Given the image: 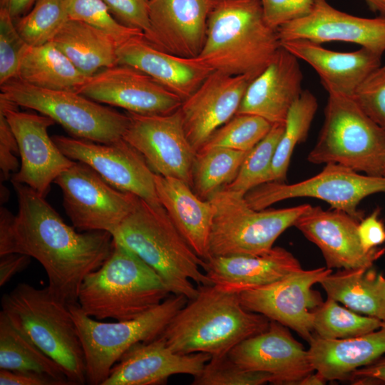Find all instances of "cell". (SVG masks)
Returning <instances> with one entry per match:
<instances>
[{"mask_svg": "<svg viewBox=\"0 0 385 385\" xmlns=\"http://www.w3.org/2000/svg\"><path fill=\"white\" fill-rule=\"evenodd\" d=\"M18 197L16 215L0 211V255H27L38 261L48 277V287L66 304H78L85 277L99 268L113 248L105 230L80 233L29 186L12 182Z\"/></svg>", "mask_w": 385, "mask_h": 385, "instance_id": "6da1fadb", "label": "cell"}, {"mask_svg": "<svg viewBox=\"0 0 385 385\" xmlns=\"http://www.w3.org/2000/svg\"><path fill=\"white\" fill-rule=\"evenodd\" d=\"M280 47L260 0H212L205 43L196 58L213 71L245 76L252 81Z\"/></svg>", "mask_w": 385, "mask_h": 385, "instance_id": "7a4b0ae2", "label": "cell"}, {"mask_svg": "<svg viewBox=\"0 0 385 385\" xmlns=\"http://www.w3.org/2000/svg\"><path fill=\"white\" fill-rule=\"evenodd\" d=\"M161 337L175 352H202L221 356L245 339L266 330L270 320L246 309L239 294L222 291L212 284L197 285Z\"/></svg>", "mask_w": 385, "mask_h": 385, "instance_id": "3957f363", "label": "cell"}, {"mask_svg": "<svg viewBox=\"0 0 385 385\" xmlns=\"http://www.w3.org/2000/svg\"><path fill=\"white\" fill-rule=\"evenodd\" d=\"M113 241L130 250L163 280L171 294L188 299L197 285L211 283L199 257L180 235L161 204L137 197L128 215L111 233Z\"/></svg>", "mask_w": 385, "mask_h": 385, "instance_id": "277c9868", "label": "cell"}, {"mask_svg": "<svg viewBox=\"0 0 385 385\" xmlns=\"http://www.w3.org/2000/svg\"><path fill=\"white\" fill-rule=\"evenodd\" d=\"M170 294L163 280L150 266L114 242L107 260L83 280L78 304L96 319L125 321L142 315Z\"/></svg>", "mask_w": 385, "mask_h": 385, "instance_id": "5b68a950", "label": "cell"}, {"mask_svg": "<svg viewBox=\"0 0 385 385\" xmlns=\"http://www.w3.org/2000/svg\"><path fill=\"white\" fill-rule=\"evenodd\" d=\"M9 322L65 371L73 385L86 382L83 346L68 304L51 292L18 284L1 300Z\"/></svg>", "mask_w": 385, "mask_h": 385, "instance_id": "8992f818", "label": "cell"}, {"mask_svg": "<svg viewBox=\"0 0 385 385\" xmlns=\"http://www.w3.org/2000/svg\"><path fill=\"white\" fill-rule=\"evenodd\" d=\"M307 160L337 163L356 172L384 176L385 129L360 108L352 96L328 93L324 120Z\"/></svg>", "mask_w": 385, "mask_h": 385, "instance_id": "52a82bcc", "label": "cell"}, {"mask_svg": "<svg viewBox=\"0 0 385 385\" xmlns=\"http://www.w3.org/2000/svg\"><path fill=\"white\" fill-rule=\"evenodd\" d=\"M188 301L185 296L172 294L135 319L111 323L88 316L78 304L68 305L84 351L86 382L102 385L125 351L137 343L161 336Z\"/></svg>", "mask_w": 385, "mask_h": 385, "instance_id": "ba28073f", "label": "cell"}, {"mask_svg": "<svg viewBox=\"0 0 385 385\" xmlns=\"http://www.w3.org/2000/svg\"><path fill=\"white\" fill-rule=\"evenodd\" d=\"M208 200L215 214L209 240L211 256L261 255L269 252L279 235L294 226L310 206L255 210L244 196L221 189Z\"/></svg>", "mask_w": 385, "mask_h": 385, "instance_id": "9c48e42d", "label": "cell"}, {"mask_svg": "<svg viewBox=\"0 0 385 385\" xmlns=\"http://www.w3.org/2000/svg\"><path fill=\"white\" fill-rule=\"evenodd\" d=\"M0 96L52 118L81 139L111 143L123 138L129 116L73 91L39 88L14 78L1 85Z\"/></svg>", "mask_w": 385, "mask_h": 385, "instance_id": "30bf717a", "label": "cell"}, {"mask_svg": "<svg viewBox=\"0 0 385 385\" xmlns=\"http://www.w3.org/2000/svg\"><path fill=\"white\" fill-rule=\"evenodd\" d=\"M385 192V176L361 175L337 163H327L317 175L307 180L287 184L284 181L262 183L244 198L255 210H264L287 199L312 197L325 201L331 208L342 210L359 221L363 213L358 208L366 197Z\"/></svg>", "mask_w": 385, "mask_h": 385, "instance_id": "8fae6325", "label": "cell"}, {"mask_svg": "<svg viewBox=\"0 0 385 385\" xmlns=\"http://www.w3.org/2000/svg\"><path fill=\"white\" fill-rule=\"evenodd\" d=\"M53 183L62 191L67 215L80 231L112 233L132 211L138 197L115 188L80 161H75Z\"/></svg>", "mask_w": 385, "mask_h": 385, "instance_id": "7c38bea8", "label": "cell"}, {"mask_svg": "<svg viewBox=\"0 0 385 385\" xmlns=\"http://www.w3.org/2000/svg\"><path fill=\"white\" fill-rule=\"evenodd\" d=\"M332 269L300 270L270 284L239 294L242 306L297 332L308 342L314 336V312L323 302L314 284Z\"/></svg>", "mask_w": 385, "mask_h": 385, "instance_id": "4fadbf2b", "label": "cell"}, {"mask_svg": "<svg viewBox=\"0 0 385 385\" xmlns=\"http://www.w3.org/2000/svg\"><path fill=\"white\" fill-rule=\"evenodd\" d=\"M127 114L130 121L123 139L155 173L180 179L192 188L197 151L187 138L180 109L165 115Z\"/></svg>", "mask_w": 385, "mask_h": 385, "instance_id": "5bb4252c", "label": "cell"}, {"mask_svg": "<svg viewBox=\"0 0 385 385\" xmlns=\"http://www.w3.org/2000/svg\"><path fill=\"white\" fill-rule=\"evenodd\" d=\"M18 106L0 96V111L16 138L21 157L19 170L11 182L25 184L44 197L51 183L75 160L58 148L48 129L56 122L44 115L21 112Z\"/></svg>", "mask_w": 385, "mask_h": 385, "instance_id": "9a60e30c", "label": "cell"}, {"mask_svg": "<svg viewBox=\"0 0 385 385\" xmlns=\"http://www.w3.org/2000/svg\"><path fill=\"white\" fill-rule=\"evenodd\" d=\"M68 158L86 163L107 183L150 203L160 204L155 173L144 157L123 138L111 143H98L63 135L51 137Z\"/></svg>", "mask_w": 385, "mask_h": 385, "instance_id": "2e32d148", "label": "cell"}, {"mask_svg": "<svg viewBox=\"0 0 385 385\" xmlns=\"http://www.w3.org/2000/svg\"><path fill=\"white\" fill-rule=\"evenodd\" d=\"M78 93L100 103L140 115H165L183 100L154 78L129 66L117 64L89 77Z\"/></svg>", "mask_w": 385, "mask_h": 385, "instance_id": "e0dca14e", "label": "cell"}, {"mask_svg": "<svg viewBox=\"0 0 385 385\" xmlns=\"http://www.w3.org/2000/svg\"><path fill=\"white\" fill-rule=\"evenodd\" d=\"M280 43L305 39L317 43L342 41L359 45L382 57L385 17L364 18L341 11L327 0H314L310 12L277 29Z\"/></svg>", "mask_w": 385, "mask_h": 385, "instance_id": "ac0fdd59", "label": "cell"}, {"mask_svg": "<svg viewBox=\"0 0 385 385\" xmlns=\"http://www.w3.org/2000/svg\"><path fill=\"white\" fill-rule=\"evenodd\" d=\"M359 222L342 210L310 205L294 226L319 248L327 267L356 270L372 267L385 251L376 247L364 250L358 235Z\"/></svg>", "mask_w": 385, "mask_h": 385, "instance_id": "d6986e66", "label": "cell"}, {"mask_svg": "<svg viewBox=\"0 0 385 385\" xmlns=\"http://www.w3.org/2000/svg\"><path fill=\"white\" fill-rule=\"evenodd\" d=\"M251 80L212 71L186 99L180 111L188 140L197 152L211 135L236 115Z\"/></svg>", "mask_w": 385, "mask_h": 385, "instance_id": "ffe728a7", "label": "cell"}, {"mask_svg": "<svg viewBox=\"0 0 385 385\" xmlns=\"http://www.w3.org/2000/svg\"><path fill=\"white\" fill-rule=\"evenodd\" d=\"M228 355L242 368L271 374L274 384H298L314 371L308 350L287 327L272 320L266 330L241 342Z\"/></svg>", "mask_w": 385, "mask_h": 385, "instance_id": "44dd1931", "label": "cell"}, {"mask_svg": "<svg viewBox=\"0 0 385 385\" xmlns=\"http://www.w3.org/2000/svg\"><path fill=\"white\" fill-rule=\"evenodd\" d=\"M212 0H150L149 34L153 46L169 53L196 58L205 43Z\"/></svg>", "mask_w": 385, "mask_h": 385, "instance_id": "7402d4cb", "label": "cell"}, {"mask_svg": "<svg viewBox=\"0 0 385 385\" xmlns=\"http://www.w3.org/2000/svg\"><path fill=\"white\" fill-rule=\"evenodd\" d=\"M211 356L206 353L179 354L159 337L131 346L112 367L102 385L165 384L173 375L198 376Z\"/></svg>", "mask_w": 385, "mask_h": 385, "instance_id": "603a6c76", "label": "cell"}, {"mask_svg": "<svg viewBox=\"0 0 385 385\" xmlns=\"http://www.w3.org/2000/svg\"><path fill=\"white\" fill-rule=\"evenodd\" d=\"M298 58L282 46L267 68L248 85L236 114L259 115L272 124L284 123L302 92Z\"/></svg>", "mask_w": 385, "mask_h": 385, "instance_id": "cb8c5ba5", "label": "cell"}, {"mask_svg": "<svg viewBox=\"0 0 385 385\" xmlns=\"http://www.w3.org/2000/svg\"><path fill=\"white\" fill-rule=\"evenodd\" d=\"M211 284L230 293L274 283L302 269L287 250L274 247L261 255L211 256L201 265Z\"/></svg>", "mask_w": 385, "mask_h": 385, "instance_id": "d4e9b609", "label": "cell"}, {"mask_svg": "<svg viewBox=\"0 0 385 385\" xmlns=\"http://www.w3.org/2000/svg\"><path fill=\"white\" fill-rule=\"evenodd\" d=\"M280 44L316 71L327 93L353 96L362 81L381 65V56L361 47L355 51L339 52L305 39L284 41Z\"/></svg>", "mask_w": 385, "mask_h": 385, "instance_id": "484cf974", "label": "cell"}, {"mask_svg": "<svg viewBox=\"0 0 385 385\" xmlns=\"http://www.w3.org/2000/svg\"><path fill=\"white\" fill-rule=\"evenodd\" d=\"M118 64L129 66L148 74L183 101L212 73L197 58H185L159 49L135 36L118 47Z\"/></svg>", "mask_w": 385, "mask_h": 385, "instance_id": "4316f807", "label": "cell"}, {"mask_svg": "<svg viewBox=\"0 0 385 385\" xmlns=\"http://www.w3.org/2000/svg\"><path fill=\"white\" fill-rule=\"evenodd\" d=\"M158 197L172 222L195 254L210 257L209 240L215 214L209 200L199 197L185 182L155 174Z\"/></svg>", "mask_w": 385, "mask_h": 385, "instance_id": "83f0119b", "label": "cell"}, {"mask_svg": "<svg viewBox=\"0 0 385 385\" xmlns=\"http://www.w3.org/2000/svg\"><path fill=\"white\" fill-rule=\"evenodd\" d=\"M309 343L314 371L327 381L350 379L354 371L385 354V321L378 329L361 336L327 339L314 334Z\"/></svg>", "mask_w": 385, "mask_h": 385, "instance_id": "f1b7e54d", "label": "cell"}, {"mask_svg": "<svg viewBox=\"0 0 385 385\" xmlns=\"http://www.w3.org/2000/svg\"><path fill=\"white\" fill-rule=\"evenodd\" d=\"M51 41L86 77L118 64L116 42L83 21L69 19Z\"/></svg>", "mask_w": 385, "mask_h": 385, "instance_id": "f546056e", "label": "cell"}, {"mask_svg": "<svg viewBox=\"0 0 385 385\" xmlns=\"http://www.w3.org/2000/svg\"><path fill=\"white\" fill-rule=\"evenodd\" d=\"M319 284L328 298L359 314L385 321V277L372 267L331 272Z\"/></svg>", "mask_w": 385, "mask_h": 385, "instance_id": "4dcf8cb0", "label": "cell"}, {"mask_svg": "<svg viewBox=\"0 0 385 385\" xmlns=\"http://www.w3.org/2000/svg\"><path fill=\"white\" fill-rule=\"evenodd\" d=\"M88 78L49 41L25 46L16 78L39 88L78 92Z\"/></svg>", "mask_w": 385, "mask_h": 385, "instance_id": "1f68e13d", "label": "cell"}, {"mask_svg": "<svg viewBox=\"0 0 385 385\" xmlns=\"http://www.w3.org/2000/svg\"><path fill=\"white\" fill-rule=\"evenodd\" d=\"M0 369L49 376L62 385H73L64 369L0 312Z\"/></svg>", "mask_w": 385, "mask_h": 385, "instance_id": "d6a6232c", "label": "cell"}, {"mask_svg": "<svg viewBox=\"0 0 385 385\" xmlns=\"http://www.w3.org/2000/svg\"><path fill=\"white\" fill-rule=\"evenodd\" d=\"M248 152L215 148L196 153L192 188L202 200L230 184L236 178Z\"/></svg>", "mask_w": 385, "mask_h": 385, "instance_id": "836d02e7", "label": "cell"}, {"mask_svg": "<svg viewBox=\"0 0 385 385\" xmlns=\"http://www.w3.org/2000/svg\"><path fill=\"white\" fill-rule=\"evenodd\" d=\"M317 108L315 96L309 90H303L287 115L268 182L285 180L293 151L298 143L306 140Z\"/></svg>", "mask_w": 385, "mask_h": 385, "instance_id": "e575fe53", "label": "cell"}, {"mask_svg": "<svg viewBox=\"0 0 385 385\" xmlns=\"http://www.w3.org/2000/svg\"><path fill=\"white\" fill-rule=\"evenodd\" d=\"M383 321L359 314L328 298L314 312L313 331L327 339H347L378 329Z\"/></svg>", "mask_w": 385, "mask_h": 385, "instance_id": "d590c367", "label": "cell"}, {"mask_svg": "<svg viewBox=\"0 0 385 385\" xmlns=\"http://www.w3.org/2000/svg\"><path fill=\"white\" fill-rule=\"evenodd\" d=\"M284 123H274L266 136L248 151L236 178L224 190L245 195L268 182L274 153L284 130Z\"/></svg>", "mask_w": 385, "mask_h": 385, "instance_id": "8d00e7d4", "label": "cell"}, {"mask_svg": "<svg viewBox=\"0 0 385 385\" xmlns=\"http://www.w3.org/2000/svg\"><path fill=\"white\" fill-rule=\"evenodd\" d=\"M68 19V0H37L15 24L27 44L38 46L51 41Z\"/></svg>", "mask_w": 385, "mask_h": 385, "instance_id": "74e56055", "label": "cell"}, {"mask_svg": "<svg viewBox=\"0 0 385 385\" xmlns=\"http://www.w3.org/2000/svg\"><path fill=\"white\" fill-rule=\"evenodd\" d=\"M272 125L257 115L236 114L219 128L199 150L225 148L248 152L266 136Z\"/></svg>", "mask_w": 385, "mask_h": 385, "instance_id": "f35d334b", "label": "cell"}, {"mask_svg": "<svg viewBox=\"0 0 385 385\" xmlns=\"http://www.w3.org/2000/svg\"><path fill=\"white\" fill-rule=\"evenodd\" d=\"M68 14L70 19L83 21L104 32L118 46L133 37L144 36L141 31L120 23L103 0H68Z\"/></svg>", "mask_w": 385, "mask_h": 385, "instance_id": "ab89813d", "label": "cell"}, {"mask_svg": "<svg viewBox=\"0 0 385 385\" xmlns=\"http://www.w3.org/2000/svg\"><path fill=\"white\" fill-rule=\"evenodd\" d=\"M274 384L271 374L242 368L228 354L211 357L193 385H261Z\"/></svg>", "mask_w": 385, "mask_h": 385, "instance_id": "60d3db41", "label": "cell"}, {"mask_svg": "<svg viewBox=\"0 0 385 385\" xmlns=\"http://www.w3.org/2000/svg\"><path fill=\"white\" fill-rule=\"evenodd\" d=\"M26 42L19 33L15 20L0 9V85L17 78L21 54Z\"/></svg>", "mask_w": 385, "mask_h": 385, "instance_id": "b9f144b4", "label": "cell"}, {"mask_svg": "<svg viewBox=\"0 0 385 385\" xmlns=\"http://www.w3.org/2000/svg\"><path fill=\"white\" fill-rule=\"evenodd\" d=\"M352 97L369 117L385 129V65L373 71Z\"/></svg>", "mask_w": 385, "mask_h": 385, "instance_id": "7bdbcfd3", "label": "cell"}, {"mask_svg": "<svg viewBox=\"0 0 385 385\" xmlns=\"http://www.w3.org/2000/svg\"><path fill=\"white\" fill-rule=\"evenodd\" d=\"M113 16L122 24L141 31L146 36L150 31V0H103Z\"/></svg>", "mask_w": 385, "mask_h": 385, "instance_id": "ee69618b", "label": "cell"}, {"mask_svg": "<svg viewBox=\"0 0 385 385\" xmlns=\"http://www.w3.org/2000/svg\"><path fill=\"white\" fill-rule=\"evenodd\" d=\"M267 23L273 29L308 14L314 0H260Z\"/></svg>", "mask_w": 385, "mask_h": 385, "instance_id": "f6af8a7d", "label": "cell"}, {"mask_svg": "<svg viewBox=\"0 0 385 385\" xmlns=\"http://www.w3.org/2000/svg\"><path fill=\"white\" fill-rule=\"evenodd\" d=\"M19 153L14 134L4 113L0 111V168L1 180H7L12 172H17L19 164L15 155Z\"/></svg>", "mask_w": 385, "mask_h": 385, "instance_id": "bcb514c9", "label": "cell"}, {"mask_svg": "<svg viewBox=\"0 0 385 385\" xmlns=\"http://www.w3.org/2000/svg\"><path fill=\"white\" fill-rule=\"evenodd\" d=\"M379 210L376 209L369 216L359 221L358 235L362 247L369 252L385 241V229L379 219Z\"/></svg>", "mask_w": 385, "mask_h": 385, "instance_id": "7dc6e473", "label": "cell"}, {"mask_svg": "<svg viewBox=\"0 0 385 385\" xmlns=\"http://www.w3.org/2000/svg\"><path fill=\"white\" fill-rule=\"evenodd\" d=\"M1 385H62L56 379L31 371H11L0 369Z\"/></svg>", "mask_w": 385, "mask_h": 385, "instance_id": "c3c4849f", "label": "cell"}, {"mask_svg": "<svg viewBox=\"0 0 385 385\" xmlns=\"http://www.w3.org/2000/svg\"><path fill=\"white\" fill-rule=\"evenodd\" d=\"M31 257L21 253L0 255V286L9 282L19 272L24 270L31 262Z\"/></svg>", "mask_w": 385, "mask_h": 385, "instance_id": "681fc988", "label": "cell"}, {"mask_svg": "<svg viewBox=\"0 0 385 385\" xmlns=\"http://www.w3.org/2000/svg\"><path fill=\"white\" fill-rule=\"evenodd\" d=\"M385 382V357H380L374 362L354 371L350 379Z\"/></svg>", "mask_w": 385, "mask_h": 385, "instance_id": "f907efd6", "label": "cell"}, {"mask_svg": "<svg viewBox=\"0 0 385 385\" xmlns=\"http://www.w3.org/2000/svg\"><path fill=\"white\" fill-rule=\"evenodd\" d=\"M37 0H0V9L6 10L14 20L28 13Z\"/></svg>", "mask_w": 385, "mask_h": 385, "instance_id": "816d5d0a", "label": "cell"}, {"mask_svg": "<svg viewBox=\"0 0 385 385\" xmlns=\"http://www.w3.org/2000/svg\"><path fill=\"white\" fill-rule=\"evenodd\" d=\"M314 372V371H313ZM310 373L306 376H304L298 384L300 385H321L326 384V380L320 376L319 374H317L316 371L315 373Z\"/></svg>", "mask_w": 385, "mask_h": 385, "instance_id": "f5cc1de1", "label": "cell"}, {"mask_svg": "<svg viewBox=\"0 0 385 385\" xmlns=\"http://www.w3.org/2000/svg\"><path fill=\"white\" fill-rule=\"evenodd\" d=\"M371 10L385 17V0H365Z\"/></svg>", "mask_w": 385, "mask_h": 385, "instance_id": "db71d44e", "label": "cell"}, {"mask_svg": "<svg viewBox=\"0 0 385 385\" xmlns=\"http://www.w3.org/2000/svg\"><path fill=\"white\" fill-rule=\"evenodd\" d=\"M384 176H385V172H384Z\"/></svg>", "mask_w": 385, "mask_h": 385, "instance_id": "11a10c76", "label": "cell"}]
</instances>
